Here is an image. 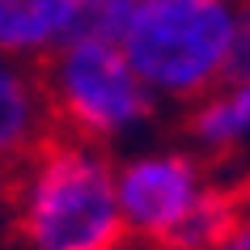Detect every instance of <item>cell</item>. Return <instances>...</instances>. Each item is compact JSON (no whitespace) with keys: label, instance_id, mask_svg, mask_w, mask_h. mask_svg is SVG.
Instances as JSON below:
<instances>
[{"label":"cell","instance_id":"1","mask_svg":"<svg viewBox=\"0 0 250 250\" xmlns=\"http://www.w3.org/2000/svg\"><path fill=\"white\" fill-rule=\"evenodd\" d=\"M4 208L13 212L9 229L26 250H110L127 237L110 166L93 145L55 127L34 148Z\"/></svg>","mask_w":250,"mask_h":250},{"label":"cell","instance_id":"2","mask_svg":"<svg viewBox=\"0 0 250 250\" xmlns=\"http://www.w3.org/2000/svg\"><path fill=\"white\" fill-rule=\"evenodd\" d=\"M242 0H145L119 51L148 89L204 98L221 85Z\"/></svg>","mask_w":250,"mask_h":250},{"label":"cell","instance_id":"3","mask_svg":"<svg viewBox=\"0 0 250 250\" xmlns=\"http://www.w3.org/2000/svg\"><path fill=\"white\" fill-rule=\"evenodd\" d=\"M30 68L39 77L51 127L85 145H98L153 115L148 85L132 72L119 42L72 39L42 51V60Z\"/></svg>","mask_w":250,"mask_h":250},{"label":"cell","instance_id":"4","mask_svg":"<svg viewBox=\"0 0 250 250\" xmlns=\"http://www.w3.org/2000/svg\"><path fill=\"white\" fill-rule=\"evenodd\" d=\"M204 170L195 157L187 153H157V157H140L123 166L115 178V199L123 229L145 237L148 246H157L174 225L183 221L191 204L204 191Z\"/></svg>","mask_w":250,"mask_h":250},{"label":"cell","instance_id":"5","mask_svg":"<svg viewBox=\"0 0 250 250\" xmlns=\"http://www.w3.org/2000/svg\"><path fill=\"white\" fill-rule=\"evenodd\" d=\"M47 132H51V115H47L34 68L9 64L0 55V208L13 199Z\"/></svg>","mask_w":250,"mask_h":250},{"label":"cell","instance_id":"6","mask_svg":"<svg viewBox=\"0 0 250 250\" xmlns=\"http://www.w3.org/2000/svg\"><path fill=\"white\" fill-rule=\"evenodd\" d=\"M77 0H0V51H51L68 34Z\"/></svg>","mask_w":250,"mask_h":250},{"label":"cell","instance_id":"7","mask_svg":"<svg viewBox=\"0 0 250 250\" xmlns=\"http://www.w3.org/2000/svg\"><path fill=\"white\" fill-rule=\"evenodd\" d=\"M187 132L208 148H229L250 132V85H221L204 93L187 119Z\"/></svg>","mask_w":250,"mask_h":250},{"label":"cell","instance_id":"8","mask_svg":"<svg viewBox=\"0 0 250 250\" xmlns=\"http://www.w3.org/2000/svg\"><path fill=\"white\" fill-rule=\"evenodd\" d=\"M140 4H145V0H77L64 42H72V39L119 42V39H123V30L132 26V17H136Z\"/></svg>","mask_w":250,"mask_h":250},{"label":"cell","instance_id":"9","mask_svg":"<svg viewBox=\"0 0 250 250\" xmlns=\"http://www.w3.org/2000/svg\"><path fill=\"white\" fill-rule=\"evenodd\" d=\"M221 85H250V0L237 4V26L221 68Z\"/></svg>","mask_w":250,"mask_h":250},{"label":"cell","instance_id":"10","mask_svg":"<svg viewBox=\"0 0 250 250\" xmlns=\"http://www.w3.org/2000/svg\"><path fill=\"white\" fill-rule=\"evenodd\" d=\"M242 191H246V208H242L237 225L229 229V237H225L216 250H250V183H242Z\"/></svg>","mask_w":250,"mask_h":250}]
</instances>
